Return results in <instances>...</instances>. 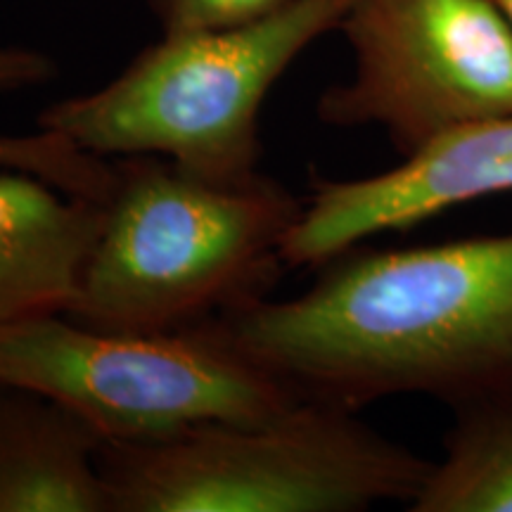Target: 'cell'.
I'll return each mask as SVG.
<instances>
[{
	"mask_svg": "<svg viewBox=\"0 0 512 512\" xmlns=\"http://www.w3.org/2000/svg\"><path fill=\"white\" fill-rule=\"evenodd\" d=\"M0 169L24 171L95 202H105L114 185V162L43 128L31 136H0Z\"/></svg>",
	"mask_w": 512,
	"mask_h": 512,
	"instance_id": "cell-11",
	"label": "cell"
},
{
	"mask_svg": "<svg viewBox=\"0 0 512 512\" xmlns=\"http://www.w3.org/2000/svg\"><path fill=\"white\" fill-rule=\"evenodd\" d=\"M287 0H147L162 34L230 29L283 8Z\"/></svg>",
	"mask_w": 512,
	"mask_h": 512,
	"instance_id": "cell-12",
	"label": "cell"
},
{
	"mask_svg": "<svg viewBox=\"0 0 512 512\" xmlns=\"http://www.w3.org/2000/svg\"><path fill=\"white\" fill-rule=\"evenodd\" d=\"M501 192H512V112L448 133L382 174L313 176L283 242V261L320 268L363 240Z\"/></svg>",
	"mask_w": 512,
	"mask_h": 512,
	"instance_id": "cell-7",
	"label": "cell"
},
{
	"mask_svg": "<svg viewBox=\"0 0 512 512\" xmlns=\"http://www.w3.org/2000/svg\"><path fill=\"white\" fill-rule=\"evenodd\" d=\"M491 3L496 5L498 12H501L505 22H508V27L512 29V0H491Z\"/></svg>",
	"mask_w": 512,
	"mask_h": 512,
	"instance_id": "cell-14",
	"label": "cell"
},
{
	"mask_svg": "<svg viewBox=\"0 0 512 512\" xmlns=\"http://www.w3.org/2000/svg\"><path fill=\"white\" fill-rule=\"evenodd\" d=\"M0 384L62 403L105 444L266 420L304 401L216 318L157 332L102 330L67 313L27 320L0 332Z\"/></svg>",
	"mask_w": 512,
	"mask_h": 512,
	"instance_id": "cell-5",
	"label": "cell"
},
{
	"mask_svg": "<svg viewBox=\"0 0 512 512\" xmlns=\"http://www.w3.org/2000/svg\"><path fill=\"white\" fill-rule=\"evenodd\" d=\"M411 512H512V399L453 413Z\"/></svg>",
	"mask_w": 512,
	"mask_h": 512,
	"instance_id": "cell-10",
	"label": "cell"
},
{
	"mask_svg": "<svg viewBox=\"0 0 512 512\" xmlns=\"http://www.w3.org/2000/svg\"><path fill=\"white\" fill-rule=\"evenodd\" d=\"M57 76V64L50 55L34 48H0V95L43 86Z\"/></svg>",
	"mask_w": 512,
	"mask_h": 512,
	"instance_id": "cell-13",
	"label": "cell"
},
{
	"mask_svg": "<svg viewBox=\"0 0 512 512\" xmlns=\"http://www.w3.org/2000/svg\"><path fill=\"white\" fill-rule=\"evenodd\" d=\"M114 185L69 318L157 332L219 318L266 297L304 200L264 174L192 176L164 157H117Z\"/></svg>",
	"mask_w": 512,
	"mask_h": 512,
	"instance_id": "cell-2",
	"label": "cell"
},
{
	"mask_svg": "<svg viewBox=\"0 0 512 512\" xmlns=\"http://www.w3.org/2000/svg\"><path fill=\"white\" fill-rule=\"evenodd\" d=\"M102 446L62 403L0 384V512H110Z\"/></svg>",
	"mask_w": 512,
	"mask_h": 512,
	"instance_id": "cell-9",
	"label": "cell"
},
{
	"mask_svg": "<svg viewBox=\"0 0 512 512\" xmlns=\"http://www.w3.org/2000/svg\"><path fill=\"white\" fill-rule=\"evenodd\" d=\"M100 463L110 512H358L408 508L434 460L356 411L299 401L266 420L105 444Z\"/></svg>",
	"mask_w": 512,
	"mask_h": 512,
	"instance_id": "cell-4",
	"label": "cell"
},
{
	"mask_svg": "<svg viewBox=\"0 0 512 512\" xmlns=\"http://www.w3.org/2000/svg\"><path fill=\"white\" fill-rule=\"evenodd\" d=\"M102 223V202L0 169V332L67 313Z\"/></svg>",
	"mask_w": 512,
	"mask_h": 512,
	"instance_id": "cell-8",
	"label": "cell"
},
{
	"mask_svg": "<svg viewBox=\"0 0 512 512\" xmlns=\"http://www.w3.org/2000/svg\"><path fill=\"white\" fill-rule=\"evenodd\" d=\"M292 299L216 320L299 399L361 411L427 396L453 413L512 399V230L351 247Z\"/></svg>",
	"mask_w": 512,
	"mask_h": 512,
	"instance_id": "cell-1",
	"label": "cell"
},
{
	"mask_svg": "<svg viewBox=\"0 0 512 512\" xmlns=\"http://www.w3.org/2000/svg\"><path fill=\"white\" fill-rule=\"evenodd\" d=\"M351 74L320 93L335 128L375 126L399 157L512 112V29L491 0H351Z\"/></svg>",
	"mask_w": 512,
	"mask_h": 512,
	"instance_id": "cell-6",
	"label": "cell"
},
{
	"mask_svg": "<svg viewBox=\"0 0 512 512\" xmlns=\"http://www.w3.org/2000/svg\"><path fill=\"white\" fill-rule=\"evenodd\" d=\"M349 5L287 0L240 27L162 34L105 86L48 105L38 128L107 159L155 155L207 181H252L268 93Z\"/></svg>",
	"mask_w": 512,
	"mask_h": 512,
	"instance_id": "cell-3",
	"label": "cell"
}]
</instances>
